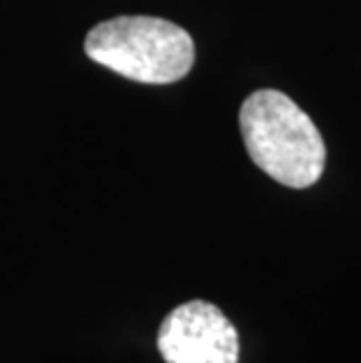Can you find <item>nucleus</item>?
Wrapping results in <instances>:
<instances>
[{"mask_svg": "<svg viewBox=\"0 0 361 363\" xmlns=\"http://www.w3.org/2000/svg\"><path fill=\"white\" fill-rule=\"evenodd\" d=\"M157 350L167 363H240V335L216 305L190 300L165 316Z\"/></svg>", "mask_w": 361, "mask_h": 363, "instance_id": "nucleus-3", "label": "nucleus"}, {"mask_svg": "<svg viewBox=\"0 0 361 363\" xmlns=\"http://www.w3.org/2000/svg\"><path fill=\"white\" fill-rule=\"evenodd\" d=\"M84 52L109 71L143 84L179 82L195 64L188 30L160 17L101 21L84 38Z\"/></svg>", "mask_w": 361, "mask_h": 363, "instance_id": "nucleus-2", "label": "nucleus"}, {"mask_svg": "<svg viewBox=\"0 0 361 363\" xmlns=\"http://www.w3.org/2000/svg\"><path fill=\"white\" fill-rule=\"evenodd\" d=\"M240 129L253 164L287 188H310L324 174V138L310 115L284 91L258 89L247 96Z\"/></svg>", "mask_w": 361, "mask_h": 363, "instance_id": "nucleus-1", "label": "nucleus"}]
</instances>
